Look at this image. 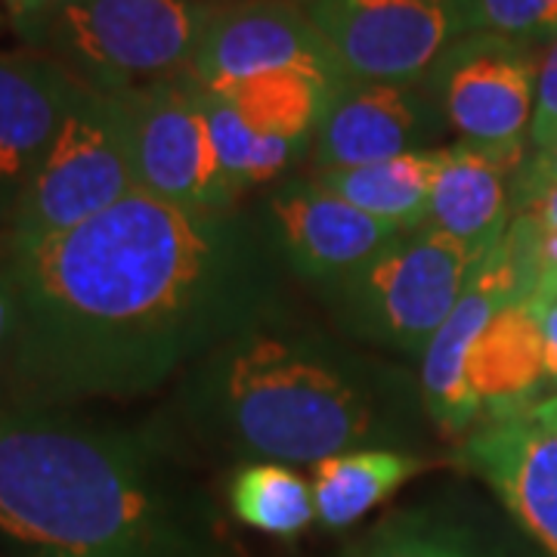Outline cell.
Listing matches in <instances>:
<instances>
[{"label":"cell","instance_id":"obj_28","mask_svg":"<svg viewBox=\"0 0 557 557\" xmlns=\"http://www.w3.org/2000/svg\"><path fill=\"white\" fill-rule=\"evenodd\" d=\"M533 220V218H530ZM536 223V220H533ZM536 263L539 285L530 304H545L557 298V230H542L536 223Z\"/></svg>","mask_w":557,"mask_h":557},{"label":"cell","instance_id":"obj_10","mask_svg":"<svg viewBox=\"0 0 557 557\" xmlns=\"http://www.w3.org/2000/svg\"><path fill=\"white\" fill-rule=\"evenodd\" d=\"M288 69L335 84L347 78L329 40L295 0H239L214 10L186 75L218 90Z\"/></svg>","mask_w":557,"mask_h":557},{"label":"cell","instance_id":"obj_11","mask_svg":"<svg viewBox=\"0 0 557 557\" xmlns=\"http://www.w3.org/2000/svg\"><path fill=\"white\" fill-rule=\"evenodd\" d=\"M446 127L424 81L381 84L344 78L332 87L313 134V174L434 149L431 143Z\"/></svg>","mask_w":557,"mask_h":557},{"label":"cell","instance_id":"obj_4","mask_svg":"<svg viewBox=\"0 0 557 557\" xmlns=\"http://www.w3.org/2000/svg\"><path fill=\"white\" fill-rule=\"evenodd\" d=\"M211 0H69L38 50L106 97L186 75L214 16Z\"/></svg>","mask_w":557,"mask_h":557},{"label":"cell","instance_id":"obj_18","mask_svg":"<svg viewBox=\"0 0 557 557\" xmlns=\"http://www.w3.org/2000/svg\"><path fill=\"white\" fill-rule=\"evenodd\" d=\"M421 468V458L387 446H366L322 458L310 471L317 520L329 530H344L397 493Z\"/></svg>","mask_w":557,"mask_h":557},{"label":"cell","instance_id":"obj_30","mask_svg":"<svg viewBox=\"0 0 557 557\" xmlns=\"http://www.w3.org/2000/svg\"><path fill=\"white\" fill-rule=\"evenodd\" d=\"M518 214L533 218L542 230H557V186L545 189V193H539L536 199L527 201ZM518 214H515V218H518Z\"/></svg>","mask_w":557,"mask_h":557},{"label":"cell","instance_id":"obj_2","mask_svg":"<svg viewBox=\"0 0 557 557\" xmlns=\"http://www.w3.org/2000/svg\"><path fill=\"white\" fill-rule=\"evenodd\" d=\"M0 533L32 557H201L199 518L149 440L10 394Z\"/></svg>","mask_w":557,"mask_h":557},{"label":"cell","instance_id":"obj_26","mask_svg":"<svg viewBox=\"0 0 557 557\" xmlns=\"http://www.w3.org/2000/svg\"><path fill=\"white\" fill-rule=\"evenodd\" d=\"M0 3H3V16L22 38L25 50H38L44 28L69 0H0Z\"/></svg>","mask_w":557,"mask_h":557},{"label":"cell","instance_id":"obj_16","mask_svg":"<svg viewBox=\"0 0 557 557\" xmlns=\"http://www.w3.org/2000/svg\"><path fill=\"white\" fill-rule=\"evenodd\" d=\"M468 381L490 421L523 416L545 399V344L533 304H508L498 310L471 350Z\"/></svg>","mask_w":557,"mask_h":557},{"label":"cell","instance_id":"obj_13","mask_svg":"<svg viewBox=\"0 0 557 557\" xmlns=\"http://www.w3.org/2000/svg\"><path fill=\"white\" fill-rule=\"evenodd\" d=\"M270 218L282 255L300 276L332 285L399 236V230L369 218L317 177L282 183L270 199Z\"/></svg>","mask_w":557,"mask_h":557},{"label":"cell","instance_id":"obj_8","mask_svg":"<svg viewBox=\"0 0 557 557\" xmlns=\"http://www.w3.org/2000/svg\"><path fill=\"white\" fill-rule=\"evenodd\" d=\"M344 75L421 84L458 38L478 32L474 0H295Z\"/></svg>","mask_w":557,"mask_h":557},{"label":"cell","instance_id":"obj_17","mask_svg":"<svg viewBox=\"0 0 557 557\" xmlns=\"http://www.w3.org/2000/svg\"><path fill=\"white\" fill-rule=\"evenodd\" d=\"M446 149V146H443ZM443 149L406 152L397 159L362 164V168H341L313 174L322 180L341 199L357 205L369 218L381 220L394 230H416L428 223L431 199L437 186Z\"/></svg>","mask_w":557,"mask_h":557},{"label":"cell","instance_id":"obj_20","mask_svg":"<svg viewBox=\"0 0 557 557\" xmlns=\"http://www.w3.org/2000/svg\"><path fill=\"white\" fill-rule=\"evenodd\" d=\"M233 515L267 536L292 539L317 520L313 486L292 465L251 461L230 483Z\"/></svg>","mask_w":557,"mask_h":557},{"label":"cell","instance_id":"obj_24","mask_svg":"<svg viewBox=\"0 0 557 557\" xmlns=\"http://www.w3.org/2000/svg\"><path fill=\"white\" fill-rule=\"evenodd\" d=\"M557 137V38L545 44V53L539 62L536 109L530 124V152L548 146Z\"/></svg>","mask_w":557,"mask_h":557},{"label":"cell","instance_id":"obj_9","mask_svg":"<svg viewBox=\"0 0 557 557\" xmlns=\"http://www.w3.org/2000/svg\"><path fill=\"white\" fill-rule=\"evenodd\" d=\"M539 62L533 44L471 32L434 62L424 87L458 139L496 149L530 146Z\"/></svg>","mask_w":557,"mask_h":557},{"label":"cell","instance_id":"obj_5","mask_svg":"<svg viewBox=\"0 0 557 557\" xmlns=\"http://www.w3.org/2000/svg\"><path fill=\"white\" fill-rule=\"evenodd\" d=\"M478 263L428 223L406 230L335 285L341 313L359 335L416 354L456 310Z\"/></svg>","mask_w":557,"mask_h":557},{"label":"cell","instance_id":"obj_32","mask_svg":"<svg viewBox=\"0 0 557 557\" xmlns=\"http://www.w3.org/2000/svg\"><path fill=\"white\" fill-rule=\"evenodd\" d=\"M3 20H7V16H3V10H0V28H3Z\"/></svg>","mask_w":557,"mask_h":557},{"label":"cell","instance_id":"obj_7","mask_svg":"<svg viewBox=\"0 0 557 557\" xmlns=\"http://www.w3.org/2000/svg\"><path fill=\"white\" fill-rule=\"evenodd\" d=\"M137 193L193 214H226L236 189L223 174L205 112V90L189 75L115 94Z\"/></svg>","mask_w":557,"mask_h":557},{"label":"cell","instance_id":"obj_3","mask_svg":"<svg viewBox=\"0 0 557 557\" xmlns=\"http://www.w3.org/2000/svg\"><path fill=\"white\" fill-rule=\"evenodd\" d=\"M205 403L263 461L317 465L379 437L372 397L313 344L242 329L205 366Z\"/></svg>","mask_w":557,"mask_h":557},{"label":"cell","instance_id":"obj_6","mask_svg":"<svg viewBox=\"0 0 557 557\" xmlns=\"http://www.w3.org/2000/svg\"><path fill=\"white\" fill-rule=\"evenodd\" d=\"M134 193L137 180L119 100L84 87L3 236L40 239L69 233Z\"/></svg>","mask_w":557,"mask_h":557},{"label":"cell","instance_id":"obj_25","mask_svg":"<svg viewBox=\"0 0 557 557\" xmlns=\"http://www.w3.org/2000/svg\"><path fill=\"white\" fill-rule=\"evenodd\" d=\"M22 332V307L16 285L10 273L0 263V394H7L10 387V375H13V359H16V347H20Z\"/></svg>","mask_w":557,"mask_h":557},{"label":"cell","instance_id":"obj_22","mask_svg":"<svg viewBox=\"0 0 557 557\" xmlns=\"http://www.w3.org/2000/svg\"><path fill=\"white\" fill-rule=\"evenodd\" d=\"M478 32L545 47L557 38V0H474Z\"/></svg>","mask_w":557,"mask_h":557},{"label":"cell","instance_id":"obj_27","mask_svg":"<svg viewBox=\"0 0 557 557\" xmlns=\"http://www.w3.org/2000/svg\"><path fill=\"white\" fill-rule=\"evenodd\" d=\"M557 186V137L542 146V149H533L530 159L523 161L518 180H515V214L527 205L530 199H536L539 193Z\"/></svg>","mask_w":557,"mask_h":557},{"label":"cell","instance_id":"obj_23","mask_svg":"<svg viewBox=\"0 0 557 557\" xmlns=\"http://www.w3.org/2000/svg\"><path fill=\"white\" fill-rule=\"evenodd\" d=\"M357 557H483L465 539L440 527H394L369 542Z\"/></svg>","mask_w":557,"mask_h":557},{"label":"cell","instance_id":"obj_1","mask_svg":"<svg viewBox=\"0 0 557 557\" xmlns=\"http://www.w3.org/2000/svg\"><path fill=\"white\" fill-rule=\"evenodd\" d=\"M0 263L22 307L7 394L53 406L156 391L239 335L263 278L230 211L193 214L146 193L69 233L0 236Z\"/></svg>","mask_w":557,"mask_h":557},{"label":"cell","instance_id":"obj_19","mask_svg":"<svg viewBox=\"0 0 557 557\" xmlns=\"http://www.w3.org/2000/svg\"><path fill=\"white\" fill-rule=\"evenodd\" d=\"M332 87H335V81L288 69V72H270V75L226 84V87H218L214 94L230 102L233 112L251 131L310 149Z\"/></svg>","mask_w":557,"mask_h":557},{"label":"cell","instance_id":"obj_29","mask_svg":"<svg viewBox=\"0 0 557 557\" xmlns=\"http://www.w3.org/2000/svg\"><path fill=\"white\" fill-rule=\"evenodd\" d=\"M539 313V325H542V344H545V372H548V384L557 394V298L545 300V304H533Z\"/></svg>","mask_w":557,"mask_h":557},{"label":"cell","instance_id":"obj_31","mask_svg":"<svg viewBox=\"0 0 557 557\" xmlns=\"http://www.w3.org/2000/svg\"><path fill=\"white\" fill-rule=\"evenodd\" d=\"M523 416L533 418L539 424H552V428H557V394H548L545 399H539L536 406L527 409Z\"/></svg>","mask_w":557,"mask_h":557},{"label":"cell","instance_id":"obj_12","mask_svg":"<svg viewBox=\"0 0 557 557\" xmlns=\"http://www.w3.org/2000/svg\"><path fill=\"white\" fill-rule=\"evenodd\" d=\"M81 94L84 84L53 57L40 50L0 53V236Z\"/></svg>","mask_w":557,"mask_h":557},{"label":"cell","instance_id":"obj_15","mask_svg":"<svg viewBox=\"0 0 557 557\" xmlns=\"http://www.w3.org/2000/svg\"><path fill=\"white\" fill-rule=\"evenodd\" d=\"M530 146H478L458 139L443 149L428 226L483 260L515 220V180Z\"/></svg>","mask_w":557,"mask_h":557},{"label":"cell","instance_id":"obj_14","mask_svg":"<svg viewBox=\"0 0 557 557\" xmlns=\"http://www.w3.org/2000/svg\"><path fill=\"white\" fill-rule=\"evenodd\" d=\"M465 461L511 518L557 557V428L527 416L486 421L465 443Z\"/></svg>","mask_w":557,"mask_h":557},{"label":"cell","instance_id":"obj_21","mask_svg":"<svg viewBox=\"0 0 557 557\" xmlns=\"http://www.w3.org/2000/svg\"><path fill=\"white\" fill-rule=\"evenodd\" d=\"M205 112H208L220 168L230 180V186L236 189V196L248 193L251 186L282 177L304 152H310L307 146H298V143L263 137L258 131H251L233 112V106L218 97L214 90H205Z\"/></svg>","mask_w":557,"mask_h":557}]
</instances>
